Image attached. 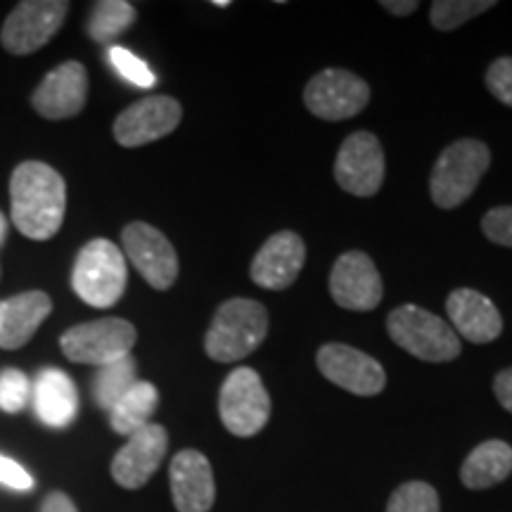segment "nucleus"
<instances>
[{
    "label": "nucleus",
    "instance_id": "f257e3e1",
    "mask_svg": "<svg viewBox=\"0 0 512 512\" xmlns=\"http://www.w3.org/2000/svg\"><path fill=\"white\" fill-rule=\"evenodd\" d=\"M12 223L29 240H50L62 228L67 185L53 166L24 162L10 178Z\"/></svg>",
    "mask_w": 512,
    "mask_h": 512
},
{
    "label": "nucleus",
    "instance_id": "f03ea898",
    "mask_svg": "<svg viewBox=\"0 0 512 512\" xmlns=\"http://www.w3.org/2000/svg\"><path fill=\"white\" fill-rule=\"evenodd\" d=\"M268 335V311L254 299H228L214 313L204 351L211 361L235 363L264 344Z\"/></svg>",
    "mask_w": 512,
    "mask_h": 512
},
{
    "label": "nucleus",
    "instance_id": "7ed1b4c3",
    "mask_svg": "<svg viewBox=\"0 0 512 512\" xmlns=\"http://www.w3.org/2000/svg\"><path fill=\"white\" fill-rule=\"evenodd\" d=\"M491 166V150L482 140H456L441 152L432 169L430 195L439 209H456L477 190Z\"/></svg>",
    "mask_w": 512,
    "mask_h": 512
},
{
    "label": "nucleus",
    "instance_id": "20e7f679",
    "mask_svg": "<svg viewBox=\"0 0 512 512\" xmlns=\"http://www.w3.org/2000/svg\"><path fill=\"white\" fill-rule=\"evenodd\" d=\"M387 332L403 351L427 363H448L460 356V337L437 313L403 304L389 313Z\"/></svg>",
    "mask_w": 512,
    "mask_h": 512
},
{
    "label": "nucleus",
    "instance_id": "39448f33",
    "mask_svg": "<svg viewBox=\"0 0 512 512\" xmlns=\"http://www.w3.org/2000/svg\"><path fill=\"white\" fill-rule=\"evenodd\" d=\"M126 256L110 240H91L76 256L72 287L86 304L110 309L124 297Z\"/></svg>",
    "mask_w": 512,
    "mask_h": 512
},
{
    "label": "nucleus",
    "instance_id": "423d86ee",
    "mask_svg": "<svg viewBox=\"0 0 512 512\" xmlns=\"http://www.w3.org/2000/svg\"><path fill=\"white\" fill-rule=\"evenodd\" d=\"M223 427L235 437H254L271 420V396L252 368H235L219 394Z\"/></svg>",
    "mask_w": 512,
    "mask_h": 512
},
{
    "label": "nucleus",
    "instance_id": "0eeeda50",
    "mask_svg": "<svg viewBox=\"0 0 512 512\" xmlns=\"http://www.w3.org/2000/svg\"><path fill=\"white\" fill-rule=\"evenodd\" d=\"M138 332L124 318H100L69 328L60 339L62 354L72 363L107 366L131 354Z\"/></svg>",
    "mask_w": 512,
    "mask_h": 512
},
{
    "label": "nucleus",
    "instance_id": "6e6552de",
    "mask_svg": "<svg viewBox=\"0 0 512 512\" xmlns=\"http://www.w3.org/2000/svg\"><path fill=\"white\" fill-rule=\"evenodd\" d=\"M370 86L349 69H323L304 88V105L325 121H344L366 110Z\"/></svg>",
    "mask_w": 512,
    "mask_h": 512
},
{
    "label": "nucleus",
    "instance_id": "1a4fd4ad",
    "mask_svg": "<svg viewBox=\"0 0 512 512\" xmlns=\"http://www.w3.org/2000/svg\"><path fill=\"white\" fill-rule=\"evenodd\" d=\"M69 3L64 0H24L5 19L0 43L10 55H31L60 31Z\"/></svg>",
    "mask_w": 512,
    "mask_h": 512
},
{
    "label": "nucleus",
    "instance_id": "9d476101",
    "mask_svg": "<svg viewBox=\"0 0 512 512\" xmlns=\"http://www.w3.org/2000/svg\"><path fill=\"white\" fill-rule=\"evenodd\" d=\"M384 150L375 133L356 131L344 140L335 159V181L354 197H373L384 183Z\"/></svg>",
    "mask_w": 512,
    "mask_h": 512
},
{
    "label": "nucleus",
    "instance_id": "9b49d317",
    "mask_svg": "<svg viewBox=\"0 0 512 512\" xmlns=\"http://www.w3.org/2000/svg\"><path fill=\"white\" fill-rule=\"evenodd\" d=\"M121 242H124L128 259L155 290L164 292L176 283L178 256L162 230L150 226V223L133 221L121 233Z\"/></svg>",
    "mask_w": 512,
    "mask_h": 512
},
{
    "label": "nucleus",
    "instance_id": "f8f14e48",
    "mask_svg": "<svg viewBox=\"0 0 512 512\" xmlns=\"http://www.w3.org/2000/svg\"><path fill=\"white\" fill-rule=\"evenodd\" d=\"M181 119V102L169 95H150L119 114L114 121V138L121 147H143L174 133Z\"/></svg>",
    "mask_w": 512,
    "mask_h": 512
},
{
    "label": "nucleus",
    "instance_id": "ddd939ff",
    "mask_svg": "<svg viewBox=\"0 0 512 512\" xmlns=\"http://www.w3.org/2000/svg\"><path fill=\"white\" fill-rule=\"evenodd\" d=\"M318 370L332 384L356 396H377L387 384V373L373 356L347 344H323L316 356Z\"/></svg>",
    "mask_w": 512,
    "mask_h": 512
},
{
    "label": "nucleus",
    "instance_id": "4468645a",
    "mask_svg": "<svg viewBox=\"0 0 512 512\" xmlns=\"http://www.w3.org/2000/svg\"><path fill=\"white\" fill-rule=\"evenodd\" d=\"M382 278L366 252H344L330 273V294L347 311H373L382 302Z\"/></svg>",
    "mask_w": 512,
    "mask_h": 512
},
{
    "label": "nucleus",
    "instance_id": "2eb2a0df",
    "mask_svg": "<svg viewBox=\"0 0 512 512\" xmlns=\"http://www.w3.org/2000/svg\"><path fill=\"white\" fill-rule=\"evenodd\" d=\"M306 261V245L292 230H280L261 245L252 259L249 275L264 290H287L299 278Z\"/></svg>",
    "mask_w": 512,
    "mask_h": 512
},
{
    "label": "nucleus",
    "instance_id": "dca6fc26",
    "mask_svg": "<svg viewBox=\"0 0 512 512\" xmlns=\"http://www.w3.org/2000/svg\"><path fill=\"white\" fill-rule=\"evenodd\" d=\"M169 434L162 425H145L143 430L131 434L124 448L112 460L114 482L124 489H140L150 482L166 456Z\"/></svg>",
    "mask_w": 512,
    "mask_h": 512
},
{
    "label": "nucleus",
    "instance_id": "f3484780",
    "mask_svg": "<svg viewBox=\"0 0 512 512\" xmlns=\"http://www.w3.org/2000/svg\"><path fill=\"white\" fill-rule=\"evenodd\" d=\"M88 98V72L81 62H62L31 95L34 110L46 119H72L83 112Z\"/></svg>",
    "mask_w": 512,
    "mask_h": 512
},
{
    "label": "nucleus",
    "instance_id": "a211bd4d",
    "mask_svg": "<svg viewBox=\"0 0 512 512\" xmlns=\"http://www.w3.org/2000/svg\"><path fill=\"white\" fill-rule=\"evenodd\" d=\"M446 313L453 332L472 344H489L503 332V316L496 304L470 287H458L448 294Z\"/></svg>",
    "mask_w": 512,
    "mask_h": 512
},
{
    "label": "nucleus",
    "instance_id": "6ab92c4d",
    "mask_svg": "<svg viewBox=\"0 0 512 512\" xmlns=\"http://www.w3.org/2000/svg\"><path fill=\"white\" fill-rule=\"evenodd\" d=\"M171 496L178 512H209L216 501L214 472L204 453L185 448L169 467Z\"/></svg>",
    "mask_w": 512,
    "mask_h": 512
},
{
    "label": "nucleus",
    "instance_id": "aec40b11",
    "mask_svg": "<svg viewBox=\"0 0 512 512\" xmlns=\"http://www.w3.org/2000/svg\"><path fill=\"white\" fill-rule=\"evenodd\" d=\"M53 311L46 292L31 290L0 302V349H19Z\"/></svg>",
    "mask_w": 512,
    "mask_h": 512
},
{
    "label": "nucleus",
    "instance_id": "412c9836",
    "mask_svg": "<svg viewBox=\"0 0 512 512\" xmlns=\"http://www.w3.org/2000/svg\"><path fill=\"white\" fill-rule=\"evenodd\" d=\"M36 415L48 427H69L79 413V394L72 377L62 370L48 368L38 375L34 389Z\"/></svg>",
    "mask_w": 512,
    "mask_h": 512
},
{
    "label": "nucleus",
    "instance_id": "4be33fe9",
    "mask_svg": "<svg viewBox=\"0 0 512 512\" xmlns=\"http://www.w3.org/2000/svg\"><path fill=\"white\" fill-rule=\"evenodd\" d=\"M512 472V446L501 439H491L472 448L460 467V479L467 489L482 491L505 482Z\"/></svg>",
    "mask_w": 512,
    "mask_h": 512
},
{
    "label": "nucleus",
    "instance_id": "5701e85b",
    "mask_svg": "<svg viewBox=\"0 0 512 512\" xmlns=\"http://www.w3.org/2000/svg\"><path fill=\"white\" fill-rule=\"evenodd\" d=\"M159 392L155 384L136 382L128 392L117 401L110 411V425L117 434L131 437L145 425H150L152 413L157 411Z\"/></svg>",
    "mask_w": 512,
    "mask_h": 512
},
{
    "label": "nucleus",
    "instance_id": "b1692460",
    "mask_svg": "<svg viewBox=\"0 0 512 512\" xmlns=\"http://www.w3.org/2000/svg\"><path fill=\"white\" fill-rule=\"evenodd\" d=\"M136 373H138V363L131 354L119 358V361L114 363H107V366H102L93 380L95 403H98L100 408H105V411H112L121 396H124L128 389L138 382Z\"/></svg>",
    "mask_w": 512,
    "mask_h": 512
},
{
    "label": "nucleus",
    "instance_id": "393cba45",
    "mask_svg": "<svg viewBox=\"0 0 512 512\" xmlns=\"http://www.w3.org/2000/svg\"><path fill=\"white\" fill-rule=\"evenodd\" d=\"M136 17V8L126 0H100L88 17V36L98 43H112L136 22Z\"/></svg>",
    "mask_w": 512,
    "mask_h": 512
},
{
    "label": "nucleus",
    "instance_id": "a878e982",
    "mask_svg": "<svg viewBox=\"0 0 512 512\" xmlns=\"http://www.w3.org/2000/svg\"><path fill=\"white\" fill-rule=\"evenodd\" d=\"M491 8H496L494 0H434L430 19L434 29L453 31Z\"/></svg>",
    "mask_w": 512,
    "mask_h": 512
},
{
    "label": "nucleus",
    "instance_id": "bb28decb",
    "mask_svg": "<svg viewBox=\"0 0 512 512\" xmlns=\"http://www.w3.org/2000/svg\"><path fill=\"white\" fill-rule=\"evenodd\" d=\"M387 512H439V494L427 482H406L389 498Z\"/></svg>",
    "mask_w": 512,
    "mask_h": 512
},
{
    "label": "nucleus",
    "instance_id": "cd10ccee",
    "mask_svg": "<svg viewBox=\"0 0 512 512\" xmlns=\"http://www.w3.org/2000/svg\"><path fill=\"white\" fill-rule=\"evenodd\" d=\"M110 62L114 64V69H117L119 76H124L128 83H133V86H138V88L155 86L157 76L152 74L150 67H147V64L140 60L138 55H133L131 50H126L121 46H112Z\"/></svg>",
    "mask_w": 512,
    "mask_h": 512
},
{
    "label": "nucleus",
    "instance_id": "c85d7f7f",
    "mask_svg": "<svg viewBox=\"0 0 512 512\" xmlns=\"http://www.w3.org/2000/svg\"><path fill=\"white\" fill-rule=\"evenodd\" d=\"M29 380L27 375L15 368H8L0 373V408L5 413H19L29 401Z\"/></svg>",
    "mask_w": 512,
    "mask_h": 512
},
{
    "label": "nucleus",
    "instance_id": "c756f323",
    "mask_svg": "<svg viewBox=\"0 0 512 512\" xmlns=\"http://www.w3.org/2000/svg\"><path fill=\"white\" fill-rule=\"evenodd\" d=\"M486 88L498 102L512 107V57H498L486 69Z\"/></svg>",
    "mask_w": 512,
    "mask_h": 512
},
{
    "label": "nucleus",
    "instance_id": "7c9ffc66",
    "mask_svg": "<svg viewBox=\"0 0 512 512\" xmlns=\"http://www.w3.org/2000/svg\"><path fill=\"white\" fill-rule=\"evenodd\" d=\"M482 230L494 245L512 249V207H494L486 211Z\"/></svg>",
    "mask_w": 512,
    "mask_h": 512
},
{
    "label": "nucleus",
    "instance_id": "2f4dec72",
    "mask_svg": "<svg viewBox=\"0 0 512 512\" xmlns=\"http://www.w3.org/2000/svg\"><path fill=\"white\" fill-rule=\"evenodd\" d=\"M0 484L10 486L15 491H29L34 486V477L22 465H17L15 460L0 456Z\"/></svg>",
    "mask_w": 512,
    "mask_h": 512
},
{
    "label": "nucleus",
    "instance_id": "473e14b6",
    "mask_svg": "<svg viewBox=\"0 0 512 512\" xmlns=\"http://www.w3.org/2000/svg\"><path fill=\"white\" fill-rule=\"evenodd\" d=\"M494 394L505 411L512 413V368H505L496 375Z\"/></svg>",
    "mask_w": 512,
    "mask_h": 512
},
{
    "label": "nucleus",
    "instance_id": "72a5a7b5",
    "mask_svg": "<svg viewBox=\"0 0 512 512\" xmlns=\"http://www.w3.org/2000/svg\"><path fill=\"white\" fill-rule=\"evenodd\" d=\"M41 512H79V510H76L74 501L67 494H62V491H53V494H48L46 501H43Z\"/></svg>",
    "mask_w": 512,
    "mask_h": 512
},
{
    "label": "nucleus",
    "instance_id": "f704fd0d",
    "mask_svg": "<svg viewBox=\"0 0 512 512\" xmlns=\"http://www.w3.org/2000/svg\"><path fill=\"white\" fill-rule=\"evenodd\" d=\"M380 5L389 12V15H394V17H408L420 8L418 0H403V3H396V0H382Z\"/></svg>",
    "mask_w": 512,
    "mask_h": 512
},
{
    "label": "nucleus",
    "instance_id": "c9c22d12",
    "mask_svg": "<svg viewBox=\"0 0 512 512\" xmlns=\"http://www.w3.org/2000/svg\"><path fill=\"white\" fill-rule=\"evenodd\" d=\"M5 238H8V221H5L3 211H0V247H3Z\"/></svg>",
    "mask_w": 512,
    "mask_h": 512
},
{
    "label": "nucleus",
    "instance_id": "e433bc0d",
    "mask_svg": "<svg viewBox=\"0 0 512 512\" xmlns=\"http://www.w3.org/2000/svg\"><path fill=\"white\" fill-rule=\"evenodd\" d=\"M214 5H216V8H228V5H230V3H228V0H216V3H214Z\"/></svg>",
    "mask_w": 512,
    "mask_h": 512
}]
</instances>
